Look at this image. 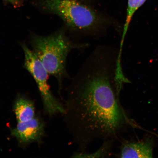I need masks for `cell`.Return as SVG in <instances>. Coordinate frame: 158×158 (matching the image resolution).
<instances>
[{
  "mask_svg": "<svg viewBox=\"0 0 158 158\" xmlns=\"http://www.w3.org/2000/svg\"><path fill=\"white\" fill-rule=\"evenodd\" d=\"M118 54L111 47H97L67 88L64 121L78 152L95 141L117 139L127 127H136L120 102Z\"/></svg>",
  "mask_w": 158,
  "mask_h": 158,
  "instance_id": "6da1fadb",
  "label": "cell"
},
{
  "mask_svg": "<svg viewBox=\"0 0 158 158\" xmlns=\"http://www.w3.org/2000/svg\"><path fill=\"white\" fill-rule=\"evenodd\" d=\"M43 4L45 9L59 16L75 34L96 37L112 27L120 29L117 21L103 17L75 0H45Z\"/></svg>",
  "mask_w": 158,
  "mask_h": 158,
  "instance_id": "7a4b0ae2",
  "label": "cell"
},
{
  "mask_svg": "<svg viewBox=\"0 0 158 158\" xmlns=\"http://www.w3.org/2000/svg\"><path fill=\"white\" fill-rule=\"evenodd\" d=\"M31 44L33 51L42 62L48 74L58 80L60 88L63 80L69 77L66 67L69 53L86 45L71 40L64 29H61L48 36L33 35Z\"/></svg>",
  "mask_w": 158,
  "mask_h": 158,
  "instance_id": "3957f363",
  "label": "cell"
},
{
  "mask_svg": "<svg viewBox=\"0 0 158 158\" xmlns=\"http://www.w3.org/2000/svg\"><path fill=\"white\" fill-rule=\"evenodd\" d=\"M25 56L24 67L36 82L42 98L45 111L50 116L65 112L64 106L53 95L48 83V73L33 51L22 45Z\"/></svg>",
  "mask_w": 158,
  "mask_h": 158,
  "instance_id": "277c9868",
  "label": "cell"
},
{
  "mask_svg": "<svg viewBox=\"0 0 158 158\" xmlns=\"http://www.w3.org/2000/svg\"><path fill=\"white\" fill-rule=\"evenodd\" d=\"M18 123L15 128L11 129V133L21 147H24L32 143H39L44 136V124L38 117Z\"/></svg>",
  "mask_w": 158,
  "mask_h": 158,
  "instance_id": "5b68a950",
  "label": "cell"
},
{
  "mask_svg": "<svg viewBox=\"0 0 158 158\" xmlns=\"http://www.w3.org/2000/svg\"><path fill=\"white\" fill-rule=\"evenodd\" d=\"M118 156L120 158H152L153 145L150 140L122 143Z\"/></svg>",
  "mask_w": 158,
  "mask_h": 158,
  "instance_id": "8992f818",
  "label": "cell"
},
{
  "mask_svg": "<svg viewBox=\"0 0 158 158\" xmlns=\"http://www.w3.org/2000/svg\"><path fill=\"white\" fill-rule=\"evenodd\" d=\"M14 110L18 123L28 121L35 117L34 103L24 97L20 96L16 98Z\"/></svg>",
  "mask_w": 158,
  "mask_h": 158,
  "instance_id": "52a82bcc",
  "label": "cell"
},
{
  "mask_svg": "<svg viewBox=\"0 0 158 158\" xmlns=\"http://www.w3.org/2000/svg\"><path fill=\"white\" fill-rule=\"evenodd\" d=\"M114 139H108L103 141L98 149L92 153L86 152H77L73 154V158H106L111 155L114 142Z\"/></svg>",
  "mask_w": 158,
  "mask_h": 158,
  "instance_id": "ba28073f",
  "label": "cell"
},
{
  "mask_svg": "<svg viewBox=\"0 0 158 158\" xmlns=\"http://www.w3.org/2000/svg\"><path fill=\"white\" fill-rule=\"evenodd\" d=\"M146 1V0H128L126 19L131 21L134 13Z\"/></svg>",
  "mask_w": 158,
  "mask_h": 158,
  "instance_id": "9c48e42d",
  "label": "cell"
},
{
  "mask_svg": "<svg viewBox=\"0 0 158 158\" xmlns=\"http://www.w3.org/2000/svg\"><path fill=\"white\" fill-rule=\"evenodd\" d=\"M3 1L15 6H18L20 4L18 0H3Z\"/></svg>",
  "mask_w": 158,
  "mask_h": 158,
  "instance_id": "30bf717a",
  "label": "cell"
},
{
  "mask_svg": "<svg viewBox=\"0 0 158 158\" xmlns=\"http://www.w3.org/2000/svg\"><path fill=\"white\" fill-rule=\"evenodd\" d=\"M75 1H76V0H75Z\"/></svg>",
  "mask_w": 158,
  "mask_h": 158,
  "instance_id": "8fae6325",
  "label": "cell"
}]
</instances>
